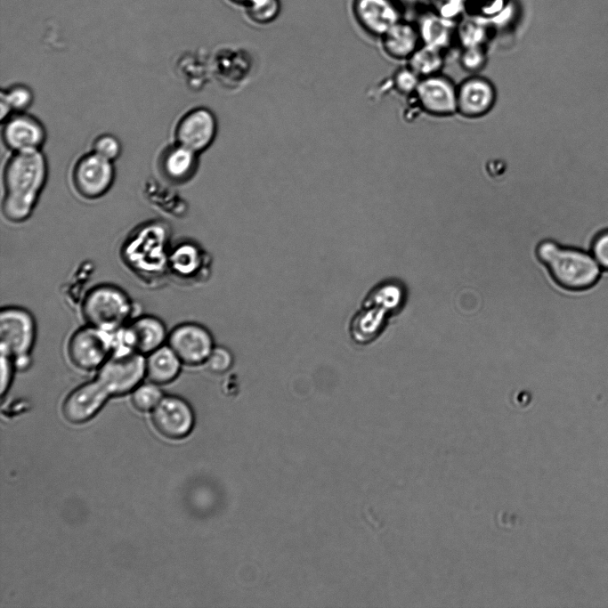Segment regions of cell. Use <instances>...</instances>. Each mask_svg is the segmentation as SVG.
<instances>
[{
  "label": "cell",
  "mask_w": 608,
  "mask_h": 608,
  "mask_svg": "<svg viewBox=\"0 0 608 608\" xmlns=\"http://www.w3.org/2000/svg\"><path fill=\"white\" fill-rule=\"evenodd\" d=\"M407 300L405 285L397 279L384 280L375 285L366 296L363 304L386 312L390 316L398 314Z\"/></svg>",
  "instance_id": "24"
},
{
  "label": "cell",
  "mask_w": 608,
  "mask_h": 608,
  "mask_svg": "<svg viewBox=\"0 0 608 608\" xmlns=\"http://www.w3.org/2000/svg\"><path fill=\"white\" fill-rule=\"evenodd\" d=\"M110 395L95 377L74 388L61 406L63 417L72 424L92 419L105 405Z\"/></svg>",
  "instance_id": "14"
},
{
  "label": "cell",
  "mask_w": 608,
  "mask_h": 608,
  "mask_svg": "<svg viewBox=\"0 0 608 608\" xmlns=\"http://www.w3.org/2000/svg\"><path fill=\"white\" fill-rule=\"evenodd\" d=\"M416 24L423 45L446 53L457 42L458 21L446 18L431 8L418 15Z\"/></svg>",
  "instance_id": "18"
},
{
  "label": "cell",
  "mask_w": 608,
  "mask_h": 608,
  "mask_svg": "<svg viewBox=\"0 0 608 608\" xmlns=\"http://www.w3.org/2000/svg\"><path fill=\"white\" fill-rule=\"evenodd\" d=\"M400 1H406V2H409V3H415V2H419V1H421V0H400Z\"/></svg>",
  "instance_id": "38"
},
{
  "label": "cell",
  "mask_w": 608,
  "mask_h": 608,
  "mask_svg": "<svg viewBox=\"0 0 608 608\" xmlns=\"http://www.w3.org/2000/svg\"><path fill=\"white\" fill-rule=\"evenodd\" d=\"M182 365L175 353L166 344L146 355V377L161 386L171 384L179 377Z\"/></svg>",
  "instance_id": "23"
},
{
  "label": "cell",
  "mask_w": 608,
  "mask_h": 608,
  "mask_svg": "<svg viewBox=\"0 0 608 608\" xmlns=\"http://www.w3.org/2000/svg\"><path fill=\"white\" fill-rule=\"evenodd\" d=\"M199 153L174 142L158 154L157 168L161 177L173 185L191 181L199 167Z\"/></svg>",
  "instance_id": "16"
},
{
  "label": "cell",
  "mask_w": 608,
  "mask_h": 608,
  "mask_svg": "<svg viewBox=\"0 0 608 608\" xmlns=\"http://www.w3.org/2000/svg\"><path fill=\"white\" fill-rule=\"evenodd\" d=\"M91 150L111 162L117 160L122 152V145L117 136L104 133L97 135L92 142Z\"/></svg>",
  "instance_id": "31"
},
{
  "label": "cell",
  "mask_w": 608,
  "mask_h": 608,
  "mask_svg": "<svg viewBox=\"0 0 608 608\" xmlns=\"http://www.w3.org/2000/svg\"><path fill=\"white\" fill-rule=\"evenodd\" d=\"M492 83L480 76H472L457 86V112L463 117L476 118L489 113L496 101Z\"/></svg>",
  "instance_id": "17"
},
{
  "label": "cell",
  "mask_w": 608,
  "mask_h": 608,
  "mask_svg": "<svg viewBox=\"0 0 608 608\" xmlns=\"http://www.w3.org/2000/svg\"><path fill=\"white\" fill-rule=\"evenodd\" d=\"M126 327L135 352L147 355L166 344L168 333L165 323L153 315H142L131 320Z\"/></svg>",
  "instance_id": "19"
},
{
  "label": "cell",
  "mask_w": 608,
  "mask_h": 608,
  "mask_svg": "<svg viewBox=\"0 0 608 608\" xmlns=\"http://www.w3.org/2000/svg\"><path fill=\"white\" fill-rule=\"evenodd\" d=\"M1 353L12 357L18 370L31 364V353L36 338V323L27 309L8 305L0 312Z\"/></svg>",
  "instance_id": "5"
},
{
  "label": "cell",
  "mask_w": 608,
  "mask_h": 608,
  "mask_svg": "<svg viewBox=\"0 0 608 608\" xmlns=\"http://www.w3.org/2000/svg\"><path fill=\"white\" fill-rule=\"evenodd\" d=\"M497 26L488 19L465 14L457 24V43L461 47L486 46Z\"/></svg>",
  "instance_id": "25"
},
{
  "label": "cell",
  "mask_w": 608,
  "mask_h": 608,
  "mask_svg": "<svg viewBox=\"0 0 608 608\" xmlns=\"http://www.w3.org/2000/svg\"><path fill=\"white\" fill-rule=\"evenodd\" d=\"M115 177L113 162L90 150L74 162L69 180L77 196L86 200H95L109 191Z\"/></svg>",
  "instance_id": "6"
},
{
  "label": "cell",
  "mask_w": 608,
  "mask_h": 608,
  "mask_svg": "<svg viewBox=\"0 0 608 608\" xmlns=\"http://www.w3.org/2000/svg\"><path fill=\"white\" fill-rule=\"evenodd\" d=\"M247 18L257 25L273 22L281 11L280 0H249L244 6Z\"/></svg>",
  "instance_id": "29"
},
{
  "label": "cell",
  "mask_w": 608,
  "mask_h": 608,
  "mask_svg": "<svg viewBox=\"0 0 608 608\" xmlns=\"http://www.w3.org/2000/svg\"><path fill=\"white\" fill-rule=\"evenodd\" d=\"M384 53L393 60H408L422 45L416 22L402 19L380 38Z\"/></svg>",
  "instance_id": "20"
},
{
  "label": "cell",
  "mask_w": 608,
  "mask_h": 608,
  "mask_svg": "<svg viewBox=\"0 0 608 608\" xmlns=\"http://www.w3.org/2000/svg\"><path fill=\"white\" fill-rule=\"evenodd\" d=\"M128 294L113 284L103 283L86 292L81 302V314L85 323L112 332L126 325L134 313Z\"/></svg>",
  "instance_id": "4"
},
{
  "label": "cell",
  "mask_w": 608,
  "mask_h": 608,
  "mask_svg": "<svg viewBox=\"0 0 608 608\" xmlns=\"http://www.w3.org/2000/svg\"><path fill=\"white\" fill-rule=\"evenodd\" d=\"M233 362V355L228 348L215 345L205 366L212 373L223 374L231 369Z\"/></svg>",
  "instance_id": "33"
},
{
  "label": "cell",
  "mask_w": 608,
  "mask_h": 608,
  "mask_svg": "<svg viewBox=\"0 0 608 608\" xmlns=\"http://www.w3.org/2000/svg\"><path fill=\"white\" fill-rule=\"evenodd\" d=\"M165 396L161 385L148 380L136 386L131 393L133 407L141 412L152 411Z\"/></svg>",
  "instance_id": "28"
},
{
  "label": "cell",
  "mask_w": 608,
  "mask_h": 608,
  "mask_svg": "<svg viewBox=\"0 0 608 608\" xmlns=\"http://www.w3.org/2000/svg\"><path fill=\"white\" fill-rule=\"evenodd\" d=\"M420 80L421 77L407 65L395 72L393 83L398 92L409 95L416 93Z\"/></svg>",
  "instance_id": "34"
},
{
  "label": "cell",
  "mask_w": 608,
  "mask_h": 608,
  "mask_svg": "<svg viewBox=\"0 0 608 608\" xmlns=\"http://www.w3.org/2000/svg\"><path fill=\"white\" fill-rule=\"evenodd\" d=\"M414 94L430 115L445 117L457 112V86L441 73L421 78Z\"/></svg>",
  "instance_id": "15"
},
{
  "label": "cell",
  "mask_w": 608,
  "mask_h": 608,
  "mask_svg": "<svg viewBox=\"0 0 608 608\" xmlns=\"http://www.w3.org/2000/svg\"><path fill=\"white\" fill-rule=\"evenodd\" d=\"M508 5V0H466V14L492 20Z\"/></svg>",
  "instance_id": "30"
},
{
  "label": "cell",
  "mask_w": 608,
  "mask_h": 608,
  "mask_svg": "<svg viewBox=\"0 0 608 608\" xmlns=\"http://www.w3.org/2000/svg\"><path fill=\"white\" fill-rule=\"evenodd\" d=\"M1 138L10 152L42 150L47 132L43 122L25 112H16L2 121Z\"/></svg>",
  "instance_id": "11"
},
{
  "label": "cell",
  "mask_w": 608,
  "mask_h": 608,
  "mask_svg": "<svg viewBox=\"0 0 608 608\" xmlns=\"http://www.w3.org/2000/svg\"><path fill=\"white\" fill-rule=\"evenodd\" d=\"M206 257V253L199 244L184 240L170 248L168 270L177 278L195 279L202 272L207 263Z\"/></svg>",
  "instance_id": "22"
},
{
  "label": "cell",
  "mask_w": 608,
  "mask_h": 608,
  "mask_svg": "<svg viewBox=\"0 0 608 608\" xmlns=\"http://www.w3.org/2000/svg\"><path fill=\"white\" fill-rule=\"evenodd\" d=\"M111 353V332L88 324L74 331L67 343L69 361L84 372L98 370Z\"/></svg>",
  "instance_id": "7"
},
{
  "label": "cell",
  "mask_w": 608,
  "mask_h": 608,
  "mask_svg": "<svg viewBox=\"0 0 608 608\" xmlns=\"http://www.w3.org/2000/svg\"><path fill=\"white\" fill-rule=\"evenodd\" d=\"M390 315L384 310L362 304L353 316L349 324L351 338L358 345H369L375 341L385 329Z\"/></svg>",
  "instance_id": "21"
},
{
  "label": "cell",
  "mask_w": 608,
  "mask_h": 608,
  "mask_svg": "<svg viewBox=\"0 0 608 608\" xmlns=\"http://www.w3.org/2000/svg\"><path fill=\"white\" fill-rule=\"evenodd\" d=\"M48 178L42 150L11 152L2 169L1 211L10 223H21L33 214Z\"/></svg>",
  "instance_id": "1"
},
{
  "label": "cell",
  "mask_w": 608,
  "mask_h": 608,
  "mask_svg": "<svg viewBox=\"0 0 608 608\" xmlns=\"http://www.w3.org/2000/svg\"><path fill=\"white\" fill-rule=\"evenodd\" d=\"M487 62L486 46L463 47L459 54L461 67L468 72H478Z\"/></svg>",
  "instance_id": "32"
},
{
  "label": "cell",
  "mask_w": 608,
  "mask_h": 608,
  "mask_svg": "<svg viewBox=\"0 0 608 608\" xmlns=\"http://www.w3.org/2000/svg\"><path fill=\"white\" fill-rule=\"evenodd\" d=\"M228 1L232 3L233 4L240 5L243 7L249 2V0H228Z\"/></svg>",
  "instance_id": "37"
},
{
  "label": "cell",
  "mask_w": 608,
  "mask_h": 608,
  "mask_svg": "<svg viewBox=\"0 0 608 608\" xmlns=\"http://www.w3.org/2000/svg\"><path fill=\"white\" fill-rule=\"evenodd\" d=\"M144 377L145 358L137 352L111 353L96 375L110 397L131 393Z\"/></svg>",
  "instance_id": "8"
},
{
  "label": "cell",
  "mask_w": 608,
  "mask_h": 608,
  "mask_svg": "<svg viewBox=\"0 0 608 608\" xmlns=\"http://www.w3.org/2000/svg\"><path fill=\"white\" fill-rule=\"evenodd\" d=\"M151 412L154 426L166 438L182 439L193 429L194 411L190 403L180 396L165 395Z\"/></svg>",
  "instance_id": "13"
},
{
  "label": "cell",
  "mask_w": 608,
  "mask_h": 608,
  "mask_svg": "<svg viewBox=\"0 0 608 608\" xmlns=\"http://www.w3.org/2000/svg\"><path fill=\"white\" fill-rule=\"evenodd\" d=\"M15 370L14 361L9 355L1 353V395L4 396L10 389Z\"/></svg>",
  "instance_id": "36"
},
{
  "label": "cell",
  "mask_w": 608,
  "mask_h": 608,
  "mask_svg": "<svg viewBox=\"0 0 608 608\" xmlns=\"http://www.w3.org/2000/svg\"><path fill=\"white\" fill-rule=\"evenodd\" d=\"M444 61V51L422 44L407 60V65L424 78L441 73Z\"/></svg>",
  "instance_id": "26"
},
{
  "label": "cell",
  "mask_w": 608,
  "mask_h": 608,
  "mask_svg": "<svg viewBox=\"0 0 608 608\" xmlns=\"http://www.w3.org/2000/svg\"><path fill=\"white\" fill-rule=\"evenodd\" d=\"M166 345L175 353L182 363L189 367L205 365L215 346L210 330L197 322L176 325L168 333Z\"/></svg>",
  "instance_id": "10"
},
{
  "label": "cell",
  "mask_w": 608,
  "mask_h": 608,
  "mask_svg": "<svg viewBox=\"0 0 608 608\" xmlns=\"http://www.w3.org/2000/svg\"><path fill=\"white\" fill-rule=\"evenodd\" d=\"M590 254L603 271H608V228L599 231L593 236Z\"/></svg>",
  "instance_id": "35"
},
{
  "label": "cell",
  "mask_w": 608,
  "mask_h": 608,
  "mask_svg": "<svg viewBox=\"0 0 608 608\" xmlns=\"http://www.w3.org/2000/svg\"><path fill=\"white\" fill-rule=\"evenodd\" d=\"M1 121L16 112H25L34 101L32 89L22 83H15L1 90Z\"/></svg>",
  "instance_id": "27"
},
{
  "label": "cell",
  "mask_w": 608,
  "mask_h": 608,
  "mask_svg": "<svg viewBox=\"0 0 608 608\" xmlns=\"http://www.w3.org/2000/svg\"><path fill=\"white\" fill-rule=\"evenodd\" d=\"M352 12L363 31L378 38L404 19L400 0H353Z\"/></svg>",
  "instance_id": "12"
},
{
  "label": "cell",
  "mask_w": 608,
  "mask_h": 608,
  "mask_svg": "<svg viewBox=\"0 0 608 608\" xmlns=\"http://www.w3.org/2000/svg\"><path fill=\"white\" fill-rule=\"evenodd\" d=\"M535 254L551 279L566 290L580 291L593 287L603 271L590 253L552 239L540 241Z\"/></svg>",
  "instance_id": "2"
},
{
  "label": "cell",
  "mask_w": 608,
  "mask_h": 608,
  "mask_svg": "<svg viewBox=\"0 0 608 608\" xmlns=\"http://www.w3.org/2000/svg\"><path fill=\"white\" fill-rule=\"evenodd\" d=\"M174 142L200 154L214 143L218 134V120L206 106H196L183 112L174 127Z\"/></svg>",
  "instance_id": "9"
},
{
  "label": "cell",
  "mask_w": 608,
  "mask_h": 608,
  "mask_svg": "<svg viewBox=\"0 0 608 608\" xmlns=\"http://www.w3.org/2000/svg\"><path fill=\"white\" fill-rule=\"evenodd\" d=\"M170 229L163 221H150L137 226L127 236L122 255L127 266L142 278L168 270Z\"/></svg>",
  "instance_id": "3"
}]
</instances>
